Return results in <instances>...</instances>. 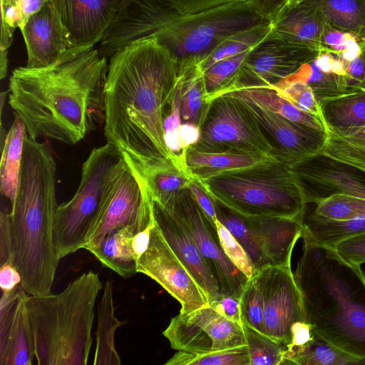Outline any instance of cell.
Masks as SVG:
<instances>
[{
  "label": "cell",
  "mask_w": 365,
  "mask_h": 365,
  "mask_svg": "<svg viewBox=\"0 0 365 365\" xmlns=\"http://www.w3.org/2000/svg\"><path fill=\"white\" fill-rule=\"evenodd\" d=\"M178 59L156 38L135 42L110 57L104 87L103 130L137 169L181 164L164 140L165 109L178 81Z\"/></svg>",
  "instance_id": "cell-1"
},
{
  "label": "cell",
  "mask_w": 365,
  "mask_h": 365,
  "mask_svg": "<svg viewBox=\"0 0 365 365\" xmlns=\"http://www.w3.org/2000/svg\"><path fill=\"white\" fill-rule=\"evenodd\" d=\"M107 60L95 47L68 48L48 67L14 69L9 103L27 135L74 145L103 121Z\"/></svg>",
  "instance_id": "cell-2"
},
{
  "label": "cell",
  "mask_w": 365,
  "mask_h": 365,
  "mask_svg": "<svg viewBox=\"0 0 365 365\" xmlns=\"http://www.w3.org/2000/svg\"><path fill=\"white\" fill-rule=\"evenodd\" d=\"M56 163L47 144L26 136L18 192L11 211H1L8 235V262L31 296L51 293L60 259L53 242Z\"/></svg>",
  "instance_id": "cell-3"
},
{
  "label": "cell",
  "mask_w": 365,
  "mask_h": 365,
  "mask_svg": "<svg viewBox=\"0 0 365 365\" xmlns=\"http://www.w3.org/2000/svg\"><path fill=\"white\" fill-rule=\"evenodd\" d=\"M293 272L305 322L320 337L365 361V272L302 234Z\"/></svg>",
  "instance_id": "cell-4"
},
{
  "label": "cell",
  "mask_w": 365,
  "mask_h": 365,
  "mask_svg": "<svg viewBox=\"0 0 365 365\" xmlns=\"http://www.w3.org/2000/svg\"><path fill=\"white\" fill-rule=\"evenodd\" d=\"M102 289L98 274L89 270L58 294L28 295L26 306L38 364H88L94 308Z\"/></svg>",
  "instance_id": "cell-5"
},
{
  "label": "cell",
  "mask_w": 365,
  "mask_h": 365,
  "mask_svg": "<svg viewBox=\"0 0 365 365\" xmlns=\"http://www.w3.org/2000/svg\"><path fill=\"white\" fill-rule=\"evenodd\" d=\"M197 181L214 200L243 216L301 219L307 205L290 168L278 160Z\"/></svg>",
  "instance_id": "cell-6"
},
{
  "label": "cell",
  "mask_w": 365,
  "mask_h": 365,
  "mask_svg": "<svg viewBox=\"0 0 365 365\" xmlns=\"http://www.w3.org/2000/svg\"><path fill=\"white\" fill-rule=\"evenodd\" d=\"M125 164L122 153L110 143L91 150L83 164L76 192L56 211L53 242L60 259L83 248L113 180Z\"/></svg>",
  "instance_id": "cell-7"
},
{
  "label": "cell",
  "mask_w": 365,
  "mask_h": 365,
  "mask_svg": "<svg viewBox=\"0 0 365 365\" xmlns=\"http://www.w3.org/2000/svg\"><path fill=\"white\" fill-rule=\"evenodd\" d=\"M267 21L248 2L227 4L180 17L155 38L178 61L190 56L202 58L223 38L236 31Z\"/></svg>",
  "instance_id": "cell-8"
},
{
  "label": "cell",
  "mask_w": 365,
  "mask_h": 365,
  "mask_svg": "<svg viewBox=\"0 0 365 365\" xmlns=\"http://www.w3.org/2000/svg\"><path fill=\"white\" fill-rule=\"evenodd\" d=\"M193 146L207 153L239 152L274 158L273 149L238 101L222 94L212 98Z\"/></svg>",
  "instance_id": "cell-9"
},
{
  "label": "cell",
  "mask_w": 365,
  "mask_h": 365,
  "mask_svg": "<svg viewBox=\"0 0 365 365\" xmlns=\"http://www.w3.org/2000/svg\"><path fill=\"white\" fill-rule=\"evenodd\" d=\"M154 221L153 200L145 182L125 161L113 180L84 247L128 225L140 232Z\"/></svg>",
  "instance_id": "cell-10"
},
{
  "label": "cell",
  "mask_w": 365,
  "mask_h": 365,
  "mask_svg": "<svg viewBox=\"0 0 365 365\" xmlns=\"http://www.w3.org/2000/svg\"><path fill=\"white\" fill-rule=\"evenodd\" d=\"M185 224L209 265L223 295L240 298L248 279L223 251L216 225L199 205L190 189L179 192L166 205Z\"/></svg>",
  "instance_id": "cell-11"
},
{
  "label": "cell",
  "mask_w": 365,
  "mask_h": 365,
  "mask_svg": "<svg viewBox=\"0 0 365 365\" xmlns=\"http://www.w3.org/2000/svg\"><path fill=\"white\" fill-rule=\"evenodd\" d=\"M163 335L172 349L202 354L247 345L243 328L208 306L173 317Z\"/></svg>",
  "instance_id": "cell-12"
},
{
  "label": "cell",
  "mask_w": 365,
  "mask_h": 365,
  "mask_svg": "<svg viewBox=\"0 0 365 365\" xmlns=\"http://www.w3.org/2000/svg\"><path fill=\"white\" fill-rule=\"evenodd\" d=\"M137 272L155 281L176 299L181 304L180 314L210 306L206 295L173 251L156 222L148 247L138 260Z\"/></svg>",
  "instance_id": "cell-13"
},
{
  "label": "cell",
  "mask_w": 365,
  "mask_h": 365,
  "mask_svg": "<svg viewBox=\"0 0 365 365\" xmlns=\"http://www.w3.org/2000/svg\"><path fill=\"white\" fill-rule=\"evenodd\" d=\"M255 274L262 292L264 333L287 346L292 341L293 324L305 321L291 265L267 266Z\"/></svg>",
  "instance_id": "cell-14"
},
{
  "label": "cell",
  "mask_w": 365,
  "mask_h": 365,
  "mask_svg": "<svg viewBox=\"0 0 365 365\" xmlns=\"http://www.w3.org/2000/svg\"><path fill=\"white\" fill-rule=\"evenodd\" d=\"M306 203L316 204L334 195L365 199V170L317 153L289 166Z\"/></svg>",
  "instance_id": "cell-15"
},
{
  "label": "cell",
  "mask_w": 365,
  "mask_h": 365,
  "mask_svg": "<svg viewBox=\"0 0 365 365\" xmlns=\"http://www.w3.org/2000/svg\"><path fill=\"white\" fill-rule=\"evenodd\" d=\"M180 16L165 0H124L103 35L98 50L102 56L110 58L135 42L155 38Z\"/></svg>",
  "instance_id": "cell-16"
},
{
  "label": "cell",
  "mask_w": 365,
  "mask_h": 365,
  "mask_svg": "<svg viewBox=\"0 0 365 365\" xmlns=\"http://www.w3.org/2000/svg\"><path fill=\"white\" fill-rule=\"evenodd\" d=\"M225 95L240 102L272 146L274 158L287 165L297 163L320 152L324 147L327 132L293 122L244 98Z\"/></svg>",
  "instance_id": "cell-17"
},
{
  "label": "cell",
  "mask_w": 365,
  "mask_h": 365,
  "mask_svg": "<svg viewBox=\"0 0 365 365\" xmlns=\"http://www.w3.org/2000/svg\"><path fill=\"white\" fill-rule=\"evenodd\" d=\"M319 52L286 46L266 38L250 51L236 82L229 89L241 86L272 87L294 73Z\"/></svg>",
  "instance_id": "cell-18"
},
{
  "label": "cell",
  "mask_w": 365,
  "mask_h": 365,
  "mask_svg": "<svg viewBox=\"0 0 365 365\" xmlns=\"http://www.w3.org/2000/svg\"><path fill=\"white\" fill-rule=\"evenodd\" d=\"M153 210L164 238L187 267L206 295L209 304L218 301L223 294L217 281L185 224L175 212L154 200Z\"/></svg>",
  "instance_id": "cell-19"
},
{
  "label": "cell",
  "mask_w": 365,
  "mask_h": 365,
  "mask_svg": "<svg viewBox=\"0 0 365 365\" xmlns=\"http://www.w3.org/2000/svg\"><path fill=\"white\" fill-rule=\"evenodd\" d=\"M123 2L124 0H63L60 14L69 48L94 47Z\"/></svg>",
  "instance_id": "cell-20"
},
{
  "label": "cell",
  "mask_w": 365,
  "mask_h": 365,
  "mask_svg": "<svg viewBox=\"0 0 365 365\" xmlns=\"http://www.w3.org/2000/svg\"><path fill=\"white\" fill-rule=\"evenodd\" d=\"M27 51L29 68L56 63L69 48L60 12L51 0L32 15L21 30Z\"/></svg>",
  "instance_id": "cell-21"
},
{
  "label": "cell",
  "mask_w": 365,
  "mask_h": 365,
  "mask_svg": "<svg viewBox=\"0 0 365 365\" xmlns=\"http://www.w3.org/2000/svg\"><path fill=\"white\" fill-rule=\"evenodd\" d=\"M240 215L245 220L267 267L291 265L294 247L302 235L301 219Z\"/></svg>",
  "instance_id": "cell-22"
},
{
  "label": "cell",
  "mask_w": 365,
  "mask_h": 365,
  "mask_svg": "<svg viewBox=\"0 0 365 365\" xmlns=\"http://www.w3.org/2000/svg\"><path fill=\"white\" fill-rule=\"evenodd\" d=\"M267 39L286 46L323 51L322 37L328 26L322 15L304 1L286 7L272 23Z\"/></svg>",
  "instance_id": "cell-23"
},
{
  "label": "cell",
  "mask_w": 365,
  "mask_h": 365,
  "mask_svg": "<svg viewBox=\"0 0 365 365\" xmlns=\"http://www.w3.org/2000/svg\"><path fill=\"white\" fill-rule=\"evenodd\" d=\"M285 78L307 83L319 101L347 93L344 62L328 52H319Z\"/></svg>",
  "instance_id": "cell-24"
},
{
  "label": "cell",
  "mask_w": 365,
  "mask_h": 365,
  "mask_svg": "<svg viewBox=\"0 0 365 365\" xmlns=\"http://www.w3.org/2000/svg\"><path fill=\"white\" fill-rule=\"evenodd\" d=\"M180 155L184 169L192 178L197 180L229 170L250 167L269 160H278L261 154L207 153L192 147L183 150Z\"/></svg>",
  "instance_id": "cell-25"
},
{
  "label": "cell",
  "mask_w": 365,
  "mask_h": 365,
  "mask_svg": "<svg viewBox=\"0 0 365 365\" xmlns=\"http://www.w3.org/2000/svg\"><path fill=\"white\" fill-rule=\"evenodd\" d=\"M202 58L190 56L178 61V73L181 82L180 115L182 123L200 126L206 116L209 103L200 63Z\"/></svg>",
  "instance_id": "cell-26"
},
{
  "label": "cell",
  "mask_w": 365,
  "mask_h": 365,
  "mask_svg": "<svg viewBox=\"0 0 365 365\" xmlns=\"http://www.w3.org/2000/svg\"><path fill=\"white\" fill-rule=\"evenodd\" d=\"M320 108L327 133L349 134L365 126V88L323 99Z\"/></svg>",
  "instance_id": "cell-27"
},
{
  "label": "cell",
  "mask_w": 365,
  "mask_h": 365,
  "mask_svg": "<svg viewBox=\"0 0 365 365\" xmlns=\"http://www.w3.org/2000/svg\"><path fill=\"white\" fill-rule=\"evenodd\" d=\"M137 229L132 225L113 231L98 242L88 245L87 250L105 267L126 279L137 273V259L131 240Z\"/></svg>",
  "instance_id": "cell-28"
},
{
  "label": "cell",
  "mask_w": 365,
  "mask_h": 365,
  "mask_svg": "<svg viewBox=\"0 0 365 365\" xmlns=\"http://www.w3.org/2000/svg\"><path fill=\"white\" fill-rule=\"evenodd\" d=\"M28 294L18 298L5 346L0 349L1 365H31L35 359L34 339L26 306Z\"/></svg>",
  "instance_id": "cell-29"
},
{
  "label": "cell",
  "mask_w": 365,
  "mask_h": 365,
  "mask_svg": "<svg viewBox=\"0 0 365 365\" xmlns=\"http://www.w3.org/2000/svg\"><path fill=\"white\" fill-rule=\"evenodd\" d=\"M26 135L24 121L14 113V121L1 146L0 163V191L9 200L11 207L15 204L18 192L24 143Z\"/></svg>",
  "instance_id": "cell-30"
},
{
  "label": "cell",
  "mask_w": 365,
  "mask_h": 365,
  "mask_svg": "<svg viewBox=\"0 0 365 365\" xmlns=\"http://www.w3.org/2000/svg\"><path fill=\"white\" fill-rule=\"evenodd\" d=\"M302 234L314 242L335 249L340 242L365 232V219L335 220L322 216L307 204L301 217Z\"/></svg>",
  "instance_id": "cell-31"
},
{
  "label": "cell",
  "mask_w": 365,
  "mask_h": 365,
  "mask_svg": "<svg viewBox=\"0 0 365 365\" xmlns=\"http://www.w3.org/2000/svg\"><path fill=\"white\" fill-rule=\"evenodd\" d=\"M225 93L244 98L264 109L278 113L293 122L327 132L326 127L320 118L299 110L271 87H234L222 94Z\"/></svg>",
  "instance_id": "cell-32"
},
{
  "label": "cell",
  "mask_w": 365,
  "mask_h": 365,
  "mask_svg": "<svg viewBox=\"0 0 365 365\" xmlns=\"http://www.w3.org/2000/svg\"><path fill=\"white\" fill-rule=\"evenodd\" d=\"M115 316L112 281L103 286V294L98 306V326L94 365H119L120 359L115 346V332L123 324Z\"/></svg>",
  "instance_id": "cell-33"
},
{
  "label": "cell",
  "mask_w": 365,
  "mask_h": 365,
  "mask_svg": "<svg viewBox=\"0 0 365 365\" xmlns=\"http://www.w3.org/2000/svg\"><path fill=\"white\" fill-rule=\"evenodd\" d=\"M330 26L351 33L365 42V0H305Z\"/></svg>",
  "instance_id": "cell-34"
},
{
  "label": "cell",
  "mask_w": 365,
  "mask_h": 365,
  "mask_svg": "<svg viewBox=\"0 0 365 365\" xmlns=\"http://www.w3.org/2000/svg\"><path fill=\"white\" fill-rule=\"evenodd\" d=\"M130 167L145 181L152 200L163 206H166L179 192L187 188L192 180L183 166L178 163L148 169Z\"/></svg>",
  "instance_id": "cell-35"
},
{
  "label": "cell",
  "mask_w": 365,
  "mask_h": 365,
  "mask_svg": "<svg viewBox=\"0 0 365 365\" xmlns=\"http://www.w3.org/2000/svg\"><path fill=\"white\" fill-rule=\"evenodd\" d=\"M271 29V24L264 21L228 35L202 58V69L205 71L222 60L251 50L267 38Z\"/></svg>",
  "instance_id": "cell-36"
},
{
  "label": "cell",
  "mask_w": 365,
  "mask_h": 365,
  "mask_svg": "<svg viewBox=\"0 0 365 365\" xmlns=\"http://www.w3.org/2000/svg\"><path fill=\"white\" fill-rule=\"evenodd\" d=\"M284 364L365 365V361L334 346L314 332L312 340L294 353Z\"/></svg>",
  "instance_id": "cell-37"
},
{
  "label": "cell",
  "mask_w": 365,
  "mask_h": 365,
  "mask_svg": "<svg viewBox=\"0 0 365 365\" xmlns=\"http://www.w3.org/2000/svg\"><path fill=\"white\" fill-rule=\"evenodd\" d=\"M320 153L365 170V126L344 135L327 133Z\"/></svg>",
  "instance_id": "cell-38"
},
{
  "label": "cell",
  "mask_w": 365,
  "mask_h": 365,
  "mask_svg": "<svg viewBox=\"0 0 365 365\" xmlns=\"http://www.w3.org/2000/svg\"><path fill=\"white\" fill-rule=\"evenodd\" d=\"M214 205L217 220L230 232L246 251L255 273L267 267L262 255L242 217L215 200H214Z\"/></svg>",
  "instance_id": "cell-39"
},
{
  "label": "cell",
  "mask_w": 365,
  "mask_h": 365,
  "mask_svg": "<svg viewBox=\"0 0 365 365\" xmlns=\"http://www.w3.org/2000/svg\"><path fill=\"white\" fill-rule=\"evenodd\" d=\"M250 51L222 60L204 71L207 102L235 84Z\"/></svg>",
  "instance_id": "cell-40"
},
{
  "label": "cell",
  "mask_w": 365,
  "mask_h": 365,
  "mask_svg": "<svg viewBox=\"0 0 365 365\" xmlns=\"http://www.w3.org/2000/svg\"><path fill=\"white\" fill-rule=\"evenodd\" d=\"M165 365H250L247 345L195 354L178 351L165 363Z\"/></svg>",
  "instance_id": "cell-41"
},
{
  "label": "cell",
  "mask_w": 365,
  "mask_h": 365,
  "mask_svg": "<svg viewBox=\"0 0 365 365\" xmlns=\"http://www.w3.org/2000/svg\"><path fill=\"white\" fill-rule=\"evenodd\" d=\"M250 357V365H282L286 346L248 326L242 327Z\"/></svg>",
  "instance_id": "cell-42"
},
{
  "label": "cell",
  "mask_w": 365,
  "mask_h": 365,
  "mask_svg": "<svg viewBox=\"0 0 365 365\" xmlns=\"http://www.w3.org/2000/svg\"><path fill=\"white\" fill-rule=\"evenodd\" d=\"M314 212L335 220L365 219V199L345 195H334L314 204Z\"/></svg>",
  "instance_id": "cell-43"
},
{
  "label": "cell",
  "mask_w": 365,
  "mask_h": 365,
  "mask_svg": "<svg viewBox=\"0 0 365 365\" xmlns=\"http://www.w3.org/2000/svg\"><path fill=\"white\" fill-rule=\"evenodd\" d=\"M271 88L299 110L322 119L320 101L307 83L284 78Z\"/></svg>",
  "instance_id": "cell-44"
},
{
  "label": "cell",
  "mask_w": 365,
  "mask_h": 365,
  "mask_svg": "<svg viewBox=\"0 0 365 365\" xmlns=\"http://www.w3.org/2000/svg\"><path fill=\"white\" fill-rule=\"evenodd\" d=\"M322 43L324 52L332 53L343 61L354 58L365 49V42L358 36L329 25Z\"/></svg>",
  "instance_id": "cell-45"
},
{
  "label": "cell",
  "mask_w": 365,
  "mask_h": 365,
  "mask_svg": "<svg viewBox=\"0 0 365 365\" xmlns=\"http://www.w3.org/2000/svg\"><path fill=\"white\" fill-rule=\"evenodd\" d=\"M240 299V309L243 325L264 333L263 297L259 279L256 274L245 287Z\"/></svg>",
  "instance_id": "cell-46"
},
{
  "label": "cell",
  "mask_w": 365,
  "mask_h": 365,
  "mask_svg": "<svg viewBox=\"0 0 365 365\" xmlns=\"http://www.w3.org/2000/svg\"><path fill=\"white\" fill-rule=\"evenodd\" d=\"M215 225L221 247L227 257L248 279L252 278L255 271L246 251L218 220Z\"/></svg>",
  "instance_id": "cell-47"
},
{
  "label": "cell",
  "mask_w": 365,
  "mask_h": 365,
  "mask_svg": "<svg viewBox=\"0 0 365 365\" xmlns=\"http://www.w3.org/2000/svg\"><path fill=\"white\" fill-rule=\"evenodd\" d=\"M335 250L348 262L361 266L365 263V232L340 242Z\"/></svg>",
  "instance_id": "cell-48"
},
{
  "label": "cell",
  "mask_w": 365,
  "mask_h": 365,
  "mask_svg": "<svg viewBox=\"0 0 365 365\" xmlns=\"http://www.w3.org/2000/svg\"><path fill=\"white\" fill-rule=\"evenodd\" d=\"M180 15L199 13L218 6L247 0H165Z\"/></svg>",
  "instance_id": "cell-49"
},
{
  "label": "cell",
  "mask_w": 365,
  "mask_h": 365,
  "mask_svg": "<svg viewBox=\"0 0 365 365\" xmlns=\"http://www.w3.org/2000/svg\"><path fill=\"white\" fill-rule=\"evenodd\" d=\"M344 62L347 93L365 88V49L354 58Z\"/></svg>",
  "instance_id": "cell-50"
},
{
  "label": "cell",
  "mask_w": 365,
  "mask_h": 365,
  "mask_svg": "<svg viewBox=\"0 0 365 365\" xmlns=\"http://www.w3.org/2000/svg\"><path fill=\"white\" fill-rule=\"evenodd\" d=\"M292 341L287 345L282 364L296 351L308 344L314 336V331L305 321L297 322L292 326Z\"/></svg>",
  "instance_id": "cell-51"
},
{
  "label": "cell",
  "mask_w": 365,
  "mask_h": 365,
  "mask_svg": "<svg viewBox=\"0 0 365 365\" xmlns=\"http://www.w3.org/2000/svg\"><path fill=\"white\" fill-rule=\"evenodd\" d=\"M210 307L226 319L243 327L240 309V299L232 295H223L218 301Z\"/></svg>",
  "instance_id": "cell-52"
},
{
  "label": "cell",
  "mask_w": 365,
  "mask_h": 365,
  "mask_svg": "<svg viewBox=\"0 0 365 365\" xmlns=\"http://www.w3.org/2000/svg\"><path fill=\"white\" fill-rule=\"evenodd\" d=\"M255 11L266 21H276L285 9L284 0H247Z\"/></svg>",
  "instance_id": "cell-53"
},
{
  "label": "cell",
  "mask_w": 365,
  "mask_h": 365,
  "mask_svg": "<svg viewBox=\"0 0 365 365\" xmlns=\"http://www.w3.org/2000/svg\"><path fill=\"white\" fill-rule=\"evenodd\" d=\"M180 94L181 82L178 76L177 83L172 93L169 103V106L170 107V113L164 118V132L168 130H177L182 123L180 115Z\"/></svg>",
  "instance_id": "cell-54"
},
{
  "label": "cell",
  "mask_w": 365,
  "mask_h": 365,
  "mask_svg": "<svg viewBox=\"0 0 365 365\" xmlns=\"http://www.w3.org/2000/svg\"><path fill=\"white\" fill-rule=\"evenodd\" d=\"M188 188L192 193L201 208L204 210L211 221L215 224L217 218L212 198L206 192L200 182L195 179L192 178Z\"/></svg>",
  "instance_id": "cell-55"
},
{
  "label": "cell",
  "mask_w": 365,
  "mask_h": 365,
  "mask_svg": "<svg viewBox=\"0 0 365 365\" xmlns=\"http://www.w3.org/2000/svg\"><path fill=\"white\" fill-rule=\"evenodd\" d=\"M21 283V277L17 269L10 262L1 264L0 287L2 292H11Z\"/></svg>",
  "instance_id": "cell-56"
},
{
  "label": "cell",
  "mask_w": 365,
  "mask_h": 365,
  "mask_svg": "<svg viewBox=\"0 0 365 365\" xmlns=\"http://www.w3.org/2000/svg\"><path fill=\"white\" fill-rule=\"evenodd\" d=\"M182 150L195 145L200 138V128L192 123H181L177 129Z\"/></svg>",
  "instance_id": "cell-57"
},
{
  "label": "cell",
  "mask_w": 365,
  "mask_h": 365,
  "mask_svg": "<svg viewBox=\"0 0 365 365\" xmlns=\"http://www.w3.org/2000/svg\"><path fill=\"white\" fill-rule=\"evenodd\" d=\"M155 225V220L145 229L135 234L132 238L131 245L137 261L148 247L151 231Z\"/></svg>",
  "instance_id": "cell-58"
},
{
  "label": "cell",
  "mask_w": 365,
  "mask_h": 365,
  "mask_svg": "<svg viewBox=\"0 0 365 365\" xmlns=\"http://www.w3.org/2000/svg\"><path fill=\"white\" fill-rule=\"evenodd\" d=\"M47 0H19L22 16V28L28 19L38 12L45 4Z\"/></svg>",
  "instance_id": "cell-59"
},
{
  "label": "cell",
  "mask_w": 365,
  "mask_h": 365,
  "mask_svg": "<svg viewBox=\"0 0 365 365\" xmlns=\"http://www.w3.org/2000/svg\"><path fill=\"white\" fill-rule=\"evenodd\" d=\"M164 140L169 152L175 158H179L182 152L181 142L177 130L165 132Z\"/></svg>",
  "instance_id": "cell-60"
},
{
  "label": "cell",
  "mask_w": 365,
  "mask_h": 365,
  "mask_svg": "<svg viewBox=\"0 0 365 365\" xmlns=\"http://www.w3.org/2000/svg\"><path fill=\"white\" fill-rule=\"evenodd\" d=\"M305 0H284L285 2V8L288 6H292L300 4L301 2Z\"/></svg>",
  "instance_id": "cell-61"
},
{
  "label": "cell",
  "mask_w": 365,
  "mask_h": 365,
  "mask_svg": "<svg viewBox=\"0 0 365 365\" xmlns=\"http://www.w3.org/2000/svg\"><path fill=\"white\" fill-rule=\"evenodd\" d=\"M60 12L63 0H51Z\"/></svg>",
  "instance_id": "cell-62"
}]
</instances>
